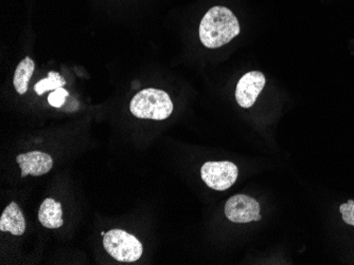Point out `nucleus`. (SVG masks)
I'll use <instances>...</instances> for the list:
<instances>
[{
	"label": "nucleus",
	"mask_w": 354,
	"mask_h": 265,
	"mask_svg": "<svg viewBox=\"0 0 354 265\" xmlns=\"http://www.w3.org/2000/svg\"><path fill=\"white\" fill-rule=\"evenodd\" d=\"M39 220L47 229H59L64 224L62 205L51 198L45 200L39 207Z\"/></svg>",
	"instance_id": "obj_9"
},
{
	"label": "nucleus",
	"mask_w": 354,
	"mask_h": 265,
	"mask_svg": "<svg viewBox=\"0 0 354 265\" xmlns=\"http://www.w3.org/2000/svg\"><path fill=\"white\" fill-rule=\"evenodd\" d=\"M265 86V76L259 71H252L241 77L235 89V98L242 108H250L256 103Z\"/></svg>",
	"instance_id": "obj_6"
},
{
	"label": "nucleus",
	"mask_w": 354,
	"mask_h": 265,
	"mask_svg": "<svg viewBox=\"0 0 354 265\" xmlns=\"http://www.w3.org/2000/svg\"><path fill=\"white\" fill-rule=\"evenodd\" d=\"M340 211L343 215V220L345 221L347 224L352 225L354 226V201L353 200H349L346 202L344 204L340 207Z\"/></svg>",
	"instance_id": "obj_13"
},
{
	"label": "nucleus",
	"mask_w": 354,
	"mask_h": 265,
	"mask_svg": "<svg viewBox=\"0 0 354 265\" xmlns=\"http://www.w3.org/2000/svg\"><path fill=\"white\" fill-rule=\"evenodd\" d=\"M238 167L231 162H207L201 169V176L206 185L223 191L230 189L238 179Z\"/></svg>",
	"instance_id": "obj_4"
},
{
	"label": "nucleus",
	"mask_w": 354,
	"mask_h": 265,
	"mask_svg": "<svg viewBox=\"0 0 354 265\" xmlns=\"http://www.w3.org/2000/svg\"><path fill=\"white\" fill-rule=\"evenodd\" d=\"M17 162L21 170V178L28 175L39 177L49 173L53 166L52 158L41 151H31L17 156Z\"/></svg>",
	"instance_id": "obj_7"
},
{
	"label": "nucleus",
	"mask_w": 354,
	"mask_h": 265,
	"mask_svg": "<svg viewBox=\"0 0 354 265\" xmlns=\"http://www.w3.org/2000/svg\"><path fill=\"white\" fill-rule=\"evenodd\" d=\"M35 61L27 56L19 63L14 73L13 85L19 94H25L29 87V81L35 72Z\"/></svg>",
	"instance_id": "obj_10"
},
{
	"label": "nucleus",
	"mask_w": 354,
	"mask_h": 265,
	"mask_svg": "<svg viewBox=\"0 0 354 265\" xmlns=\"http://www.w3.org/2000/svg\"><path fill=\"white\" fill-rule=\"evenodd\" d=\"M68 96V91L65 90L64 88L61 87V88H57V90L53 91L51 94H49L48 102L51 106L55 107V108H61Z\"/></svg>",
	"instance_id": "obj_12"
},
{
	"label": "nucleus",
	"mask_w": 354,
	"mask_h": 265,
	"mask_svg": "<svg viewBox=\"0 0 354 265\" xmlns=\"http://www.w3.org/2000/svg\"><path fill=\"white\" fill-rule=\"evenodd\" d=\"M66 81L61 76L60 73L49 72L48 77L39 81L35 86V91L37 96H43L47 91L57 90V88L65 86Z\"/></svg>",
	"instance_id": "obj_11"
},
{
	"label": "nucleus",
	"mask_w": 354,
	"mask_h": 265,
	"mask_svg": "<svg viewBox=\"0 0 354 265\" xmlns=\"http://www.w3.org/2000/svg\"><path fill=\"white\" fill-rule=\"evenodd\" d=\"M106 231H101V235H102V236H104V235H106Z\"/></svg>",
	"instance_id": "obj_14"
},
{
	"label": "nucleus",
	"mask_w": 354,
	"mask_h": 265,
	"mask_svg": "<svg viewBox=\"0 0 354 265\" xmlns=\"http://www.w3.org/2000/svg\"><path fill=\"white\" fill-rule=\"evenodd\" d=\"M240 34V23L235 14L225 7H213L199 25V39L205 47L217 49Z\"/></svg>",
	"instance_id": "obj_1"
},
{
	"label": "nucleus",
	"mask_w": 354,
	"mask_h": 265,
	"mask_svg": "<svg viewBox=\"0 0 354 265\" xmlns=\"http://www.w3.org/2000/svg\"><path fill=\"white\" fill-rule=\"evenodd\" d=\"M225 215L233 223L260 221V205L254 198L248 195H233L225 204Z\"/></svg>",
	"instance_id": "obj_5"
},
{
	"label": "nucleus",
	"mask_w": 354,
	"mask_h": 265,
	"mask_svg": "<svg viewBox=\"0 0 354 265\" xmlns=\"http://www.w3.org/2000/svg\"><path fill=\"white\" fill-rule=\"evenodd\" d=\"M108 255L119 262H135L141 258L144 247L136 237L122 229H112L103 236Z\"/></svg>",
	"instance_id": "obj_3"
},
{
	"label": "nucleus",
	"mask_w": 354,
	"mask_h": 265,
	"mask_svg": "<svg viewBox=\"0 0 354 265\" xmlns=\"http://www.w3.org/2000/svg\"><path fill=\"white\" fill-rule=\"evenodd\" d=\"M0 231H9L14 236H23L25 233V218L15 202L10 203L0 217Z\"/></svg>",
	"instance_id": "obj_8"
},
{
	"label": "nucleus",
	"mask_w": 354,
	"mask_h": 265,
	"mask_svg": "<svg viewBox=\"0 0 354 265\" xmlns=\"http://www.w3.org/2000/svg\"><path fill=\"white\" fill-rule=\"evenodd\" d=\"M130 110L138 118L162 120L171 116L173 103L165 91L148 88L132 98Z\"/></svg>",
	"instance_id": "obj_2"
}]
</instances>
